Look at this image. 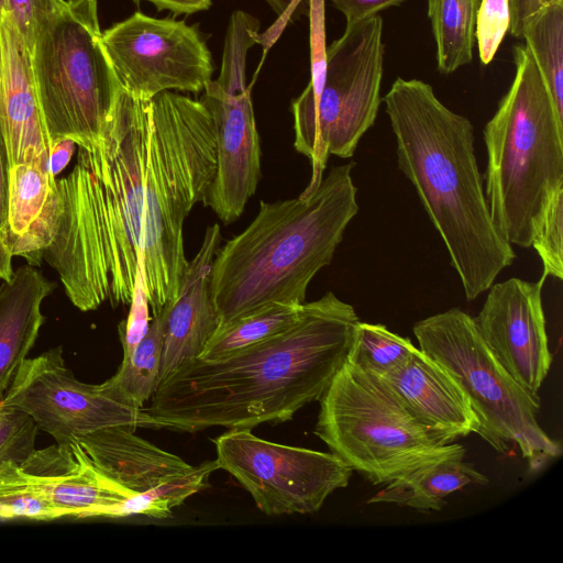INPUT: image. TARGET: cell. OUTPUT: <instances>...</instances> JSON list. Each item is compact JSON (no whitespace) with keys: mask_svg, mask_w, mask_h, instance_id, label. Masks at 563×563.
Listing matches in <instances>:
<instances>
[{"mask_svg":"<svg viewBox=\"0 0 563 563\" xmlns=\"http://www.w3.org/2000/svg\"><path fill=\"white\" fill-rule=\"evenodd\" d=\"M217 168L212 118L200 100L121 89L101 139L78 147L56 179L53 235L43 252L70 302L91 311L131 303L141 264L153 316L174 301L188 265L183 227Z\"/></svg>","mask_w":563,"mask_h":563,"instance_id":"6da1fadb","label":"cell"},{"mask_svg":"<svg viewBox=\"0 0 563 563\" xmlns=\"http://www.w3.org/2000/svg\"><path fill=\"white\" fill-rule=\"evenodd\" d=\"M360 319L328 291L288 329L229 356L183 364L143 411L158 429H253L292 419L319 400L345 362Z\"/></svg>","mask_w":563,"mask_h":563,"instance_id":"7a4b0ae2","label":"cell"},{"mask_svg":"<svg viewBox=\"0 0 563 563\" xmlns=\"http://www.w3.org/2000/svg\"><path fill=\"white\" fill-rule=\"evenodd\" d=\"M383 100L398 167L442 239L466 299L474 300L516 258L490 217L474 126L419 79L398 77Z\"/></svg>","mask_w":563,"mask_h":563,"instance_id":"3957f363","label":"cell"},{"mask_svg":"<svg viewBox=\"0 0 563 563\" xmlns=\"http://www.w3.org/2000/svg\"><path fill=\"white\" fill-rule=\"evenodd\" d=\"M353 167L331 168L309 194L261 201L250 225L219 247L211 292L220 325L272 302H305L310 282L331 263L358 211Z\"/></svg>","mask_w":563,"mask_h":563,"instance_id":"277c9868","label":"cell"},{"mask_svg":"<svg viewBox=\"0 0 563 563\" xmlns=\"http://www.w3.org/2000/svg\"><path fill=\"white\" fill-rule=\"evenodd\" d=\"M512 53V84L483 130L485 195L499 234L529 247L547 205L563 188V118L527 47Z\"/></svg>","mask_w":563,"mask_h":563,"instance_id":"5b68a950","label":"cell"},{"mask_svg":"<svg viewBox=\"0 0 563 563\" xmlns=\"http://www.w3.org/2000/svg\"><path fill=\"white\" fill-rule=\"evenodd\" d=\"M314 434L373 485L456 450L421 424L376 376L345 360L319 399Z\"/></svg>","mask_w":563,"mask_h":563,"instance_id":"8992f818","label":"cell"},{"mask_svg":"<svg viewBox=\"0 0 563 563\" xmlns=\"http://www.w3.org/2000/svg\"><path fill=\"white\" fill-rule=\"evenodd\" d=\"M419 349L459 384L479 421L477 434L499 453L517 445L537 471L562 453L539 424L541 400L499 364L477 331L473 317L459 308L415 323Z\"/></svg>","mask_w":563,"mask_h":563,"instance_id":"52a82bcc","label":"cell"},{"mask_svg":"<svg viewBox=\"0 0 563 563\" xmlns=\"http://www.w3.org/2000/svg\"><path fill=\"white\" fill-rule=\"evenodd\" d=\"M97 0H66L40 31L32 65L51 143L91 147L122 89L102 44Z\"/></svg>","mask_w":563,"mask_h":563,"instance_id":"ba28073f","label":"cell"},{"mask_svg":"<svg viewBox=\"0 0 563 563\" xmlns=\"http://www.w3.org/2000/svg\"><path fill=\"white\" fill-rule=\"evenodd\" d=\"M384 43L379 15L346 24L342 36L327 47L321 90L308 87L292 100L294 147L311 164L302 194L323 178L330 155L350 158L374 124L380 106Z\"/></svg>","mask_w":563,"mask_h":563,"instance_id":"9c48e42d","label":"cell"},{"mask_svg":"<svg viewBox=\"0 0 563 563\" xmlns=\"http://www.w3.org/2000/svg\"><path fill=\"white\" fill-rule=\"evenodd\" d=\"M260 21L250 13H232L217 80L205 88L200 101L209 111L216 134L217 168L203 200L230 224L244 211L261 178V143L251 89L246 86V56L257 44Z\"/></svg>","mask_w":563,"mask_h":563,"instance_id":"30bf717a","label":"cell"},{"mask_svg":"<svg viewBox=\"0 0 563 563\" xmlns=\"http://www.w3.org/2000/svg\"><path fill=\"white\" fill-rule=\"evenodd\" d=\"M212 441L218 467L267 516L317 512L334 490L347 486L353 473L331 452L271 442L250 429H229Z\"/></svg>","mask_w":563,"mask_h":563,"instance_id":"8fae6325","label":"cell"},{"mask_svg":"<svg viewBox=\"0 0 563 563\" xmlns=\"http://www.w3.org/2000/svg\"><path fill=\"white\" fill-rule=\"evenodd\" d=\"M121 87L148 101L163 91L200 92L212 80L210 51L195 25L135 12L102 32Z\"/></svg>","mask_w":563,"mask_h":563,"instance_id":"7c38bea8","label":"cell"},{"mask_svg":"<svg viewBox=\"0 0 563 563\" xmlns=\"http://www.w3.org/2000/svg\"><path fill=\"white\" fill-rule=\"evenodd\" d=\"M0 408L27 415L57 443L117 426L158 429L143 409L115 401L101 384L78 380L65 364L62 345L22 363Z\"/></svg>","mask_w":563,"mask_h":563,"instance_id":"4fadbf2b","label":"cell"},{"mask_svg":"<svg viewBox=\"0 0 563 563\" xmlns=\"http://www.w3.org/2000/svg\"><path fill=\"white\" fill-rule=\"evenodd\" d=\"M0 484L22 489L64 517L122 518L133 493L102 473L78 440L34 449L22 462L0 463Z\"/></svg>","mask_w":563,"mask_h":563,"instance_id":"5bb4252c","label":"cell"},{"mask_svg":"<svg viewBox=\"0 0 563 563\" xmlns=\"http://www.w3.org/2000/svg\"><path fill=\"white\" fill-rule=\"evenodd\" d=\"M542 285L541 279L533 283L517 277L493 284L479 313L473 318L495 358L534 395L553 360L542 308Z\"/></svg>","mask_w":563,"mask_h":563,"instance_id":"9a60e30c","label":"cell"},{"mask_svg":"<svg viewBox=\"0 0 563 563\" xmlns=\"http://www.w3.org/2000/svg\"><path fill=\"white\" fill-rule=\"evenodd\" d=\"M0 132L8 168L32 164L48 170L51 140L37 96L32 54L7 12H0Z\"/></svg>","mask_w":563,"mask_h":563,"instance_id":"2e32d148","label":"cell"},{"mask_svg":"<svg viewBox=\"0 0 563 563\" xmlns=\"http://www.w3.org/2000/svg\"><path fill=\"white\" fill-rule=\"evenodd\" d=\"M219 224L207 228L202 244L186 267L177 298L167 314L159 383L183 364L199 358L221 324L211 292V272L220 247Z\"/></svg>","mask_w":563,"mask_h":563,"instance_id":"e0dca14e","label":"cell"},{"mask_svg":"<svg viewBox=\"0 0 563 563\" xmlns=\"http://www.w3.org/2000/svg\"><path fill=\"white\" fill-rule=\"evenodd\" d=\"M376 377L421 424L446 443L477 433L478 418L462 388L419 347L400 367Z\"/></svg>","mask_w":563,"mask_h":563,"instance_id":"ac0fdd59","label":"cell"},{"mask_svg":"<svg viewBox=\"0 0 563 563\" xmlns=\"http://www.w3.org/2000/svg\"><path fill=\"white\" fill-rule=\"evenodd\" d=\"M125 426L101 429L78 439L93 464L133 493H144L192 470L181 457L164 451Z\"/></svg>","mask_w":563,"mask_h":563,"instance_id":"d6986e66","label":"cell"},{"mask_svg":"<svg viewBox=\"0 0 563 563\" xmlns=\"http://www.w3.org/2000/svg\"><path fill=\"white\" fill-rule=\"evenodd\" d=\"M56 212V178L40 166L8 168L7 223L1 239L13 256L40 266L51 242Z\"/></svg>","mask_w":563,"mask_h":563,"instance_id":"ffe728a7","label":"cell"},{"mask_svg":"<svg viewBox=\"0 0 563 563\" xmlns=\"http://www.w3.org/2000/svg\"><path fill=\"white\" fill-rule=\"evenodd\" d=\"M54 284L32 265L20 266L0 285V401L35 344Z\"/></svg>","mask_w":563,"mask_h":563,"instance_id":"44dd1931","label":"cell"},{"mask_svg":"<svg viewBox=\"0 0 563 563\" xmlns=\"http://www.w3.org/2000/svg\"><path fill=\"white\" fill-rule=\"evenodd\" d=\"M465 448L430 461L389 482L368 504H395L420 511L441 510L445 498L470 485H486L488 478L465 462Z\"/></svg>","mask_w":563,"mask_h":563,"instance_id":"7402d4cb","label":"cell"},{"mask_svg":"<svg viewBox=\"0 0 563 563\" xmlns=\"http://www.w3.org/2000/svg\"><path fill=\"white\" fill-rule=\"evenodd\" d=\"M172 301L154 316L144 338L133 352L123 357L117 373L101 387L115 401L142 409L159 385L163 341Z\"/></svg>","mask_w":563,"mask_h":563,"instance_id":"603a6c76","label":"cell"},{"mask_svg":"<svg viewBox=\"0 0 563 563\" xmlns=\"http://www.w3.org/2000/svg\"><path fill=\"white\" fill-rule=\"evenodd\" d=\"M437 45V66L450 75L473 59L481 0H427Z\"/></svg>","mask_w":563,"mask_h":563,"instance_id":"cb8c5ba5","label":"cell"},{"mask_svg":"<svg viewBox=\"0 0 563 563\" xmlns=\"http://www.w3.org/2000/svg\"><path fill=\"white\" fill-rule=\"evenodd\" d=\"M301 308L302 303L272 302L244 313L220 325L199 358L219 360L283 332L299 319Z\"/></svg>","mask_w":563,"mask_h":563,"instance_id":"d4e9b609","label":"cell"},{"mask_svg":"<svg viewBox=\"0 0 563 563\" xmlns=\"http://www.w3.org/2000/svg\"><path fill=\"white\" fill-rule=\"evenodd\" d=\"M521 37L536 62L558 114L563 118V0L528 18Z\"/></svg>","mask_w":563,"mask_h":563,"instance_id":"484cf974","label":"cell"},{"mask_svg":"<svg viewBox=\"0 0 563 563\" xmlns=\"http://www.w3.org/2000/svg\"><path fill=\"white\" fill-rule=\"evenodd\" d=\"M416 349L410 339L384 324L360 321L347 360L372 375L383 376L406 363Z\"/></svg>","mask_w":563,"mask_h":563,"instance_id":"4316f807","label":"cell"},{"mask_svg":"<svg viewBox=\"0 0 563 563\" xmlns=\"http://www.w3.org/2000/svg\"><path fill=\"white\" fill-rule=\"evenodd\" d=\"M531 246L539 254L543 274L563 278V188H560L547 205L534 230Z\"/></svg>","mask_w":563,"mask_h":563,"instance_id":"83f0119b","label":"cell"},{"mask_svg":"<svg viewBox=\"0 0 563 563\" xmlns=\"http://www.w3.org/2000/svg\"><path fill=\"white\" fill-rule=\"evenodd\" d=\"M510 26L509 0H481L475 38L482 64H489Z\"/></svg>","mask_w":563,"mask_h":563,"instance_id":"f1b7e54d","label":"cell"},{"mask_svg":"<svg viewBox=\"0 0 563 563\" xmlns=\"http://www.w3.org/2000/svg\"><path fill=\"white\" fill-rule=\"evenodd\" d=\"M37 432L27 415L0 408V463L22 462L35 449Z\"/></svg>","mask_w":563,"mask_h":563,"instance_id":"f546056e","label":"cell"},{"mask_svg":"<svg viewBox=\"0 0 563 563\" xmlns=\"http://www.w3.org/2000/svg\"><path fill=\"white\" fill-rule=\"evenodd\" d=\"M66 0H5V12L32 51L43 29L64 7Z\"/></svg>","mask_w":563,"mask_h":563,"instance_id":"4dcf8cb0","label":"cell"},{"mask_svg":"<svg viewBox=\"0 0 563 563\" xmlns=\"http://www.w3.org/2000/svg\"><path fill=\"white\" fill-rule=\"evenodd\" d=\"M148 301L143 289L141 265L136 274L133 297L130 303L128 318L122 321L119 329V336L122 343L123 357L129 356L147 332Z\"/></svg>","mask_w":563,"mask_h":563,"instance_id":"1f68e13d","label":"cell"},{"mask_svg":"<svg viewBox=\"0 0 563 563\" xmlns=\"http://www.w3.org/2000/svg\"><path fill=\"white\" fill-rule=\"evenodd\" d=\"M406 0H331L333 5L344 14L346 24L378 15L380 11L400 5Z\"/></svg>","mask_w":563,"mask_h":563,"instance_id":"d6a6232c","label":"cell"},{"mask_svg":"<svg viewBox=\"0 0 563 563\" xmlns=\"http://www.w3.org/2000/svg\"><path fill=\"white\" fill-rule=\"evenodd\" d=\"M274 12L277 14V20L263 33H258L256 37L257 44H261L264 54L273 46V44L280 36L286 24L291 19L295 10L301 0H265Z\"/></svg>","mask_w":563,"mask_h":563,"instance_id":"836d02e7","label":"cell"},{"mask_svg":"<svg viewBox=\"0 0 563 563\" xmlns=\"http://www.w3.org/2000/svg\"><path fill=\"white\" fill-rule=\"evenodd\" d=\"M555 0H509L510 33L515 37H521L525 22L529 16Z\"/></svg>","mask_w":563,"mask_h":563,"instance_id":"e575fe53","label":"cell"},{"mask_svg":"<svg viewBox=\"0 0 563 563\" xmlns=\"http://www.w3.org/2000/svg\"><path fill=\"white\" fill-rule=\"evenodd\" d=\"M77 145L69 139H59L51 143L48 170L53 177L62 173L68 165Z\"/></svg>","mask_w":563,"mask_h":563,"instance_id":"d590c367","label":"cell"},{"mask_svg":"<svg viewBox=\"0 0 563 563\" xmlns=\"http://www.w3.org/2000/svg\"><path fill=\"white\" fill-rule=\"evenodd\" d=\"M141 1V0H135ZM153 3L158 11L168 10L175 15L191 14L208 10L212 0H144Z\"/></svg>","mask_w":563,"mask_h":563,"instance_id":"8d00e7d4","label":"cell"},{"mask_svg":"<svg viewBox=\"0 0 563 563\" xmlns=\"http://www.w3.org/2000/svg\"><path fill=\"white\" fill-rule=\"evenodd\" d=\"M8 211V161L4 143L0 132V235L7 223Z\"/></svg>","mask_w":563,"mask_h":563,"instance_id":"74e56055","label":"cell"},{"mask_svg":"<svg viewBox=\"0 0 563 563\" xmlns=\"http://www.w3.org/2000/svg\"><path fill=\"white\" fill-rule=\"evenodd\" d=\"M12 255L4 245L0 235V280H9L12 277Z\"/></svg>","mask_w":563,"mask_h":563,"instance_id":"f35d334b","label":"cell"},{"mask_svg":"<svg viewBox=\"0 0 563 563\" xmlns=\"http://www.w3.org/2000/svg\"><path fill=\"white\" fill-rule=\"evenodd\" d=\"M0 12H5V0H0Z\"/></svg>","mask_w":563,"mask_h":563,"instance_id":"ab89813d","label":"cell"}]
</instances>
